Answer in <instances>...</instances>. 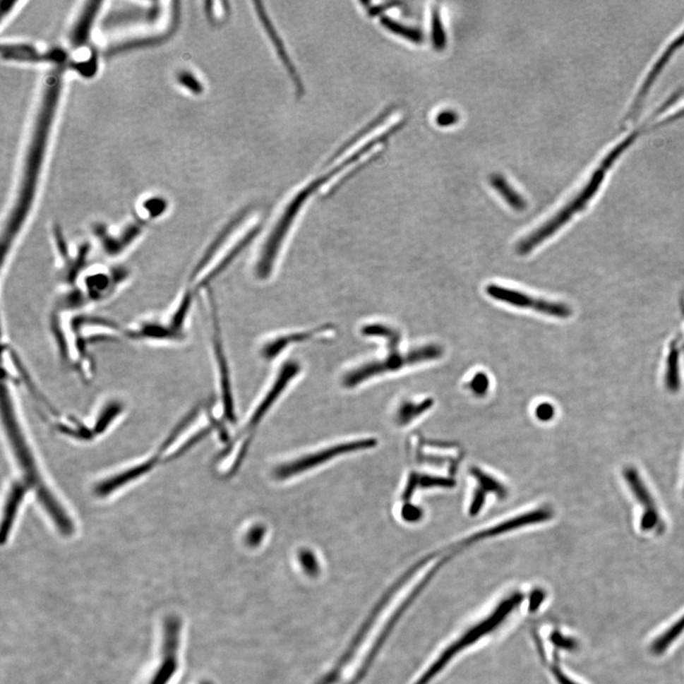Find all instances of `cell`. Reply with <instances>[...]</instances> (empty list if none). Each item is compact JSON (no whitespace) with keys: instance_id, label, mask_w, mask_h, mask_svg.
Masks as SVG:
<instances>
[{"instance_id":"cell-1","label":"cell","mask_w":684,"mask_h":684,"mask_svg":"<svg viewBox=\"0 0 684 684\" xmlns=\"http://www.w3.org/2000/svg\"><path fill=\"white\" fill-rule=\"evenodd\" d=\"M60 87H61L60 74L54 73L49 76L40 111L37 112L34 128H32L28 150L25 155L23 170H22L18 191L12 207L1 227V233H0L1 265L0 266H1L2 277L9 269L16 249L24 237V232L28 225L30 216L34 207L38 177H40L41 167L45 156L52 121L59 102Z\"/></svg>"},{"instance_id":"cell-2","label":"cell","mask_w":684,"mask_h":684,"mask_svg":"<svg viewBox=\"0 0 684 684\" xmlns=\"http://www.w3.org/2000/svg\"><path fill=\"white\" fill-rule=\"evenodd\" d=\"M362 334L366 337H381L385 340L388 353L379 361L366 362L361 366L348 371L342 378V384L345 388L353 389L354 387L361 385L368 379L387 373L397 372L414 364L436 361L444 354L443 348L438 344L424 345L406 353H401L400 332L383 324H370L364 326L362 328Z\"/></svg>"},{"instance_id":"cell-3","label":"cell","mask_w":684,"mask_h":684,"mask_svg":"<svg viewBox=\"0 0 684 684\" xmlns=\"http://www.w3.org/2000/svg\"><path fill=\"white\" fill-rule=\"evenodd\" d=\"M130 269L120 263L92 265L76 287L60 291L56 309L65 312H86L111 301L131 281Z\"/></svg>"},{"instance_id":"cell-4","label":"cell","mask_w":684,"mask_h":684,"mask_svg":"<svg viewBox=\"0 0 684 684\" xmlns=\"http://www.w3.org/2000/svg\"><path fill=\"white\" fill-rule=\"evenodd\" d=\"M196 294L186 287L164 314L151 316L123 325V340L150 345H176L185 342Z\"/></svg>"},{"instance_id":"cell-5","label":"cell","mask_w":684,"mask_h":684,"mask_svg":"<svg viewBox=\"0 0 684 684\" xmlns=\"http://www.w3.org/2000/svg\"><path fill=\"white\" fill-rule=\"evenodd\" d=\"M614 163L615 162L611 160V158L604 157L600 166L593 173L589 183L580 191V193L574 197L568 204L565 205L561 210L558 211L556 215L552 217L548 222L541 225L534 232L530 233L518 244L517 248H516L518 254L524 256V255L534 251L544 241L552 237L555 233L558 232L575 214L584 210L592 198L595 196V194L597 193L599 188L603 184L604 177H606V173L613 166Z\"/></svg>"},{"instance_id":"cell-6","label":"cell","mask_w":684,"mask_h":684,"mask_svg":"<svg viewBox=\"0 0 684 684\" xmlns=\"http://www.w3.org/2000/svg\"><path fill=\"white\" fill-rule=\"evenodd\" d=\"M52 240L57 260V280L62 290L76 287L78 280L92 265L90 257L93 249L92 241L70 243L63 234L61 228L54 227Z\"/></svg>"},{"instance_id":"cell-7","label":"cell","mask_w":684,"mask_h":684,"mask_svg":"<svg viewBox=\"0 0 684 684\" xmlns=\"http://www.w3.org/2000/svg\"><path fill=\"white\" fill-rule=\"evenodd\" d=\"M147 227L138 219L121 227L97 222L90 228L92 241L106 259L114 263L128 254L144 238Z\"/></svg>"},{"instance_id":"cell-8","label":"cell","mask_w":684,"mask_h":684,"mask_svg":"<svg viewBox=\"0 0 684 684\" xmlns=\"http://www.w3.org/2000/svg\"><path fill=\"white\" fill-rule=\"evenodd\" d=\"M376 444H378V441L376 439L366 438L334 445V446L310 453V455L302 456L298 460L277 467L274 469V476L277 480H287L288 478L296 476V475L309 471V469L317 468V467L323 465V463L334 460L337 456L372 449V448L376 446Z\"/></svg>"},{"instance_id":"cell-9","label":"cell","mask_w":684,"mask_h":684,"mask_svg":"<svg viewBox=\"0 0 684 684\" xmlns=\"http://www.w3.org/2000/svg\"><path fill=\"white\" fill-rule=\"evenodd\" d=\"M488 295L496 301L504 302L509 306L518 307L521 309L534 310L540 314L549 317L567 318L572 314V310L567 304L562 302L546 301V299L535 298L529 294L521 291L501 287V285L490 284L486 288Z\"/></svg>"},{"instance_id":"cell-10","label":"cell","mask_w":684,"mask_h":684,"mask_svg":"<svg viewBox=\"0 0 684 684\" xmlns=\"http://www.w3.org/2000/svg\"><path fill=\"white\" fill-rule=\"evenodd\" d=\"M299 372H301V366H299L298 362L292 361L285 362L284 366L280 369L276 380H275L273 385L269 390L268 395L260 401V405L258 406L256 410L253 413L252 416L250 417L244 433H251L257 427L258 424L262 421L263 416L268 414L269 409L274 405L277 398L281 397L282 392L287 389L288 384L299 375Z\"/></svg>"},{"instance_id":"cell-11","label":"cell","mask_w":684,"mask_h":684,"mask_svg":"<svg viewBox=\"0 0 684 684\" xmlns=\"http://www.w3.org/2000/svg\"><path fill=\"white\" fill-rule=\"evenodd\" d=\"M334 331L333 326H321L320 328L311 329L298 332V333L287 334L284 336L273 337L263 345L260 350V356L265 361H272L276 359L280 354L282 353L288 347L295 343L306 342L313 339H317L320 336H326L325 334L332 333Z\"/></svg>"},{"instance_id":"cell-12","label":"cell","mask_w":684,"mask_h":684,"mask_svg":"<svg viewBox=\"0 0 684 684\" xmlns=\"http://www.w3.org/2000/svg\"><path fill=\"white\" fill-rule=\"evenodd\" d=\"M166 628V638H164V650L166 659L162 664L161 668L153 678L151 684H167L177 670V651L179 647L180 625L177 620L167 623Z\"/></svg>"},{"instance_id":"cell-13","label":"cell","mask_w":684,"mask_h":684,"mask_svg":"<svg viewBox=\"0 0 684 684\" xmlns=\"http://www.w3.org/2000/svg\"><path fill=\"white\" fill-rule=\"evenodd\" d=\"M472 476L475 478L477 483L476 490L474 491L472 496L471 505H469V515H477L482 510L485 504L486 497L488 493H496L499 498H505L507 496V488L496 480V478L486 474L482 469L474 468L471 471Z\"/></svg>"},{"instance_id":"cell-14","label":"cell","mask_w":684,"mask_h":684,"mask_svg":"<svg viewBox=\"0 0 684 684\" xmlns=\"http://www.w3.org/2000/svg\"><path fill=\"white\" fill-rule=\"evenodd\" d=\"M683 45L684 32L680 35V37L677 38V40H675L671 44H670L668 48L664 51L663 56L659 59L656 64L654 65L652 70H651L650 73H648L647 79H645L644 83H642V86L639 90L638 95H637L635 100H634V103L632 104V109H630V112H628L629 118L634 116V115L638 112L639 109L641 108L642 102L644 101L645 96H647V93L649 92L654 82H655L656 79L658 78V76H660L661 71H663L664 68L666 67L667 63H668L669 60L671 59V57L674 56L676 52H677L678 49H680Z\"/></svg>"},{"instance_id":"cell-15","label":"cell","mask_w":684,"mask_h":684,"mask_svg":"<svg viewBox=\"0 0 684 684\" xmlns=\"http://www.w3.org/2000/svg\"><path fill=\"white\" fill-rule=\"evenodd\" d=\"M2 56L5 59L19 60V61H42V60H52V61H60L63 60L64 54L60 52H52V53H40L34 46L27 45V44H7L2 45Z\"/></svg>"},{"instance_id":"cell-16","label":"cell","mask_w":684,"mask_h":684,"mask_svg":"<svg viewBox=\"0 0 684 684\" xmlns=\"http://www.w3.org/2000/svg\"><path fill=\"white\" fill-rule=\"evenodd\" d=\"M101 4L102 2H88L84 9L81 11L70 35L71 42L74 47L82 46L89 40L90 30Z\"/></svg>"},{"instance_id":"cell-17","label":"cell","mask_w":684,"mask_h":684,"mask_svg":"<svg viewBox=\"0 0 684 684\" xmlns=\"http://www.w3.org/2000/svg\"><path fill=\"white\" fill-rule=\"evenodd\" d=\"M626 480L628 481L629 485H630V488L633 490L635 496L638 497L640 501L647 509L645 510L647 512L644 513L642 521V529L645 530L652 529L658 521V515H656V508L653 505L649 493H647V488L642 485V481L640 480L638 475L633 469H629L626 472Z\"/></svg>"},{"instance_id":"cell-18","label":"cell","mask_w":684,"mask_h":684,"mask_svg":"<svg viewBox=\"0 0 684 684\" xmlns=\"http://www.w3.org/2000/svg\"><path fill=\"white\" fill-rule=\"evenodd\" d=\"M160 9L157 7L142 8L131 7L130 9L115 11L106 19V27L121 26L131 22L153 21L158 16Z\"/></svg>"},{"instance_id":"cell-19","label":"cell","mask_w":684,"mask_h":684,"mask_svg":"<svg viewBox=\"0 0 684 684\" xmlns=\"http://www.w3.org/2000/svg\"><path fill=\"white\" fill-rule=\"evenodd\" d=\"M455 485V481L449 478L433 476V475L420 474L413 472L409 476L405 490L403 491L402 498L405 501L411 499L417 488H452Z\"/></svg>"},{"instance_id":"cell-20","label":"cell","mask_w":684,"mask_h":684,"mask_svg":"<svg viewBox=\"0 0 684 684\" xmlns=\"http://www.w3.org/2000/svg\"><path fill=\"white\" fill-rule=\"evenodd\" d=\"M490 183L491 186L497 192L500 196L504 199L505 202L510 205L512 210L517 211H523L526 210L527 202L515 189L512 188V186L508 183V181L505 179L503 176L499 174H494L490 178Z\"/></svg>"},{"instance_id":"cell-21","label":"cell","mask_w":684,"mask_h":684,"mask_svg":"<svg viewBox=\"0 0 684 684\" xmlns=\"http://www.w3.org/2000/svg\"><path fill=\"white\" fill-rule=\"evenodd\" d=\"M433 400L432 398L421 401V402H404L401 404L397 414V422L400 426H405L414 421L417 417L422 416L428 410L433 407Z\"/></svg>"},{"instance_id":"cell-22","label":"cell","mask_w":684,"mask_h":684,"mask_svg":"<svg viewBox=\"0 0 684 684\" xmlns=\"http://www.w3.org/2000/svg\"><path fill=\"white\" fill-rule=\"evenodd\" d=\"M383 24L385 28L390 30L394 34L400 35L411 41L414 43H421L423 41V34L419 30L412 28V27L405 26L398 23V22L392 20L391 18H383Z\"/></svg>"},{"instance_id":"cell-23","label":"cell","mask_w":684,"mask_h":684,"mask_svg":"<svg viewBox=\"0 0 684 684\" xmlns=\"http://www.w3.org/2000/svg\"><path fill=\"white\" fill-rule=\"evenodd\" d=\"M432 40L433 47L438 51L446 47V32L442 22L440 10L436 5L432 9Z\"/></svg>"},{"instance_id":"cell-24","label":"cell","mask_w":684,"mask_h":684,"mask_svg":"<svg viewBox=\"0 0 684 684\" xmlns=\"http://www.w3.org/2000/svg\"><path fill=\"white\" fill-rule=\"evenodd\" d=\"M299 565L304 572L309 577H317L320 574V567L314 552L309 549H301L299 552Z\"/></svg>"},{"instance_id":"cell-25","label":"cell","mask_w":684,"mask_h":684,"mask_svg":"<svg viewBox=\"0 0 684 684\" xmlns=\"http://www.w3.org/2000/svg\"><path fill=\"white\" fill-rule=\"evenodd\" d=\"M678 349H673L669 354L668 370H667L666 383L671 390H677L678 387Z\"/></svg>"},{"instance_id":"cell-26","label":"cell","mask_w":684,"mask_h":684,"mask_svg":"<svg viewBox=\"0 0 684 684\" xmlns=\"http://www.w3.org/2000/svg\"><path fill=\"white\" fill-rule=\"evenodd\" d=\"M490 387V379L485 373H477L471 379L469 383V388L477 397H483L488 391Z\"/></svg>"},{"instance_id":"cell-27","label":"cell","mask_w":684,"mask_h":684,"mask_svg":"<svg viewBox=\"0 0 684 684\" xmlns=\"http://www.w3.org/2000/svg\"><path fill=\"white\" fill-rule=\"evenodd\" d=\"M144 208L148 213V222H150L148 220L157 219L163 215L167 210V204L164 200L155 198L147 200L144 204Z\"/></svg>"},{"instance_id":"cell-28","label":"cell","mask_w":684,"mask_h":684,"mask_svg":"<svg viewBox=\"0 0 684 684\" xmlns=\"http://www.w3.org/2000/svg\"><path fill=\"white\" fill-rule=\"evenodd\" d=\"M265 534V529L263 526L253 527L246 535L247 545L252 546V548H256L262 543Z\"/></svg>"},{"instance_id":"cell-29","label":"cell","mask_w":684,"mask_h":684,"mask_svg":"<svg viewBox=\"0 0 684 684\" xmlns=\"http://www.w3.org/2000/svg\"><path fill=\"white\" fill-rule=\"evenodd\" d=\"M401 515L404 520L408 522H416L422 517V510L419 508L414 507L411 504L404 505Z\"/></svg>"},{"instance_id":"cell-30","label":"cell","mask_w":684,"mask_h":684,"mask_svg":"<svg viewBox=\"0 0 684 684\" xmlns=\"http://www.w3.org/2000/svg\"><path fill=\"white\" fill-rule=\"evenodd\" d=\"M458 114L452 111H444L436 117V124L440 126H449L457 123Z\"/></svg>"},{"instance_id":"cell-31","label":"cell","mask_w":684,"mask_h":684,"mask_svg":"<svg viewBox=\"0 0 684 684\" xmlns=\"http://www.w3.org/2000/svg\"><path fill=\"white\" fill-rule=\"evenodd\" d=\"M537 419L542 420V421H548L553 417L555 412L553 406L551 405L549 403H542L537 406L536 411Z\"/></svg>"},{"instance_id":"cell-32","label":"cell","mask_w":684,"mask_h":684,"mask_svg":"<svg viewBox=\"0 0 684 684\" xmlns=\"http://www.w3.org/2000/svg\"><path fill=\"white\" fill-rule=\"evenodd\" d=\"M181 83L185 85L188 89L194 90V92H199L200 86L197 84V81L195 80L193 76L191 74L182 73L180 76Z\"/></svg>"},{"instance_id":"cell-33","label":"cell","mask_w":684,"mask_h":684,"mask_svg":"<svg viewBox=\"0 0 684 684\" xmlns=\"http://www.w3.org/2000/svg\"><path fill=\"white\" fill-rule=\"evenodd\" d=\"M200 684H213V683H210V681H204V683H202Z\"/></svg>"}]
</instances>
